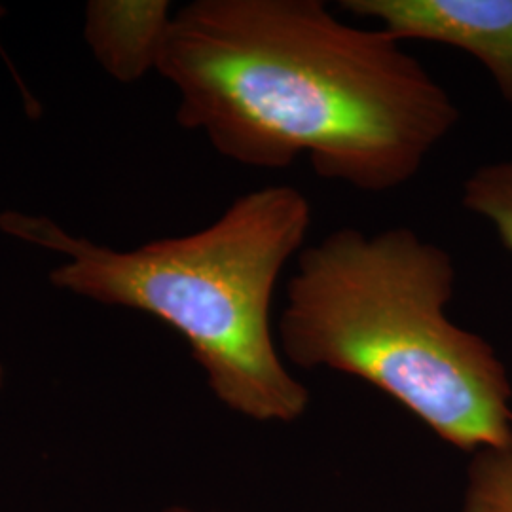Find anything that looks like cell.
Masks as SVG:
<instances>
[{
    "instance_id": "6da1fadb",
    "label": "cell",
    "mask_w": 512,
    "mask_h": 512,
    "mask_svg": "<svg viewBox=\"0 0 512 512\" xmlns=\"http://www.w3.org/2000/svg\"><path fill=\"white\" fill-rule=\"evenodd\" d=\"M156 73L175 118L220 156L384 194L410 183L459 110L384 29L351 25L323 0H194L175 10Z\"/></svg>"
},
{
    "instance_id": "7a4b0ae2",
    "label": "cell",
    "mask_w": 512,
    "mask_h": 512,
    "mask_svg": "<svg viewBox=\"0 0 512 512\" xmlns=\"http://www.w3.org/2000/svg\"><path fill=\"white\" fill-rule=\"evenodd\" d=\"M456 266L410 228H340L296 256L277 344L300 368L384 391L450 446L512 437V384L495 349L448 317Z\"/></svg>"
},
{
    "instance_id": "3957f363",
    "label": "cell",
    "mask_w": 512,
    "mask_h": 512,
    "mask_svg": "<svg viewBox=\"0 0 512 512\" xmlns=\"http://www.w3.org/2000/svg\"><path fill=\"white\" fill-rule=\"evenodd\" d=\"M311 203L296 186L272 184L239 196L194 234L118 251L54 219L8 209L0 232L63 256L50 283L103 306L141 311L179 332L219 403L247 420L293 423L310 389L277 349V281L306 247Z\"/></svg>"
},
{
    "instance_id": "277c9868",
    "label": "cell",
    "mask_w": 512,
    "mask_h": 512,
    "mask_svg": "<svg viewBox=\"0 0 512 512\" xmlns=\"http://www.w3.org/2000/svg\"><path fill=\"white\" fill-rule=\"evenodd\" d=\"M340 10L380 23L399 42H435L473 55L512 105V0H342Z\"/></svg>"
},
{
    "instance_id": "5b68a950",
    "label": "cell",
    "mask_w": 512,
    "mask_h": 512,
    "mask_svg": "<svg viewBox=\"0 0 512 512\" xmlns=\"http://www.w3.org/2000/svg\"><path fill=\"white\" fill-rule=\"evenodd\" d=\"M173 14L167 0H92L84 10V38L110 78L135 84L158 69Z\"/></svg>"
},
{
    "instance_id": "8992f818",
    "label": "cell",
    "mask_w": 512,
    "mask_h": 512,
    "mask_svg": "<svg viewBox=\"0 0 512 512\" xmlns=\"http://www.w3.org/2000/svg\"><path fill=\"white\" fill-rule=\"evenodd\" d=\"M461 203L490 222L503 247L512 253V156L473 171L463 183Z\"/></svg>"
},
{
    "instance_id": "52a82bcc",
    "label": "cell",
    "mask_w": 512,
    "mask_h": 512,
    "mask_svg": "<svg viewBox=\"0 0 512 512\" xmlns=\"http://www.w3.org/2000/svg\"><path fill=\"white\" fill-rule=\"evenodd\" d=\"M461 512H512V437L473 454Z\"/></svg>"
},
{
    "instance_id": "ba28073f",
    "label": "cell",
    "mask_w": 512,
    "mask_h": 512,
    "mask_svg": "<svg viewBox=\"0 0 512 512\" xmlns=\"http://www.w3.org/2000/svg\"><path fill=\"white\" fill-rule=\"evenodd\" d=\"M160 512H219V511H198V509H188V507H167Z\"/></svg>"
},
{
    "instance_id": "9c48e42d",
    "label": "cell",
    "mask_w": 512,
    "mask_h": 512,
    "mask_svg": "<svg viewBox=\"0 0 512 512\" xmlns=\"http://www.w3.org/2000/svg\"><path fill=\"white\" fill-rule=\"evenodd\" d=\"M4 380H6V372H4V366L0 363V391H2V387H4Z\"/></svg>"
}]
</instances>
